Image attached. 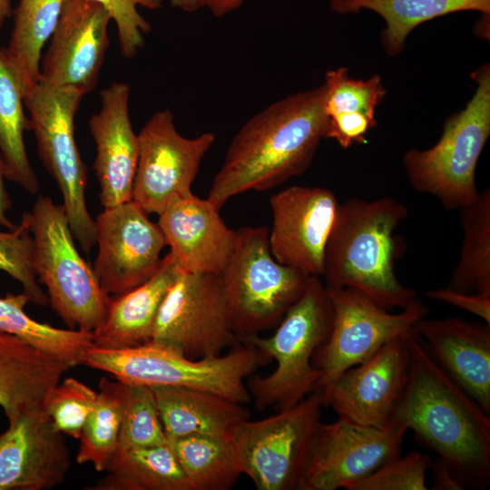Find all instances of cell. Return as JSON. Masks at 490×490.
Wrapping results in <instances>:
<instances>
[{
  "label": "cell",
  "mask_w": 490,
  "mask_h": 490,
  "mask_svg": "<svg viewBox=\"0 0 490 490\" xmlns=\"http://www.w3.org/2000/svg\"><path fill=\"white\" fill-rule=\"evenodd\" d=\"M391 422L411 430L466 488L490 485V415L434 359L415 328L409 370Z\"/></svg>",
  "instance_id": "obj_1"
},
{
  "label": "cell",
  "mask_w": 490,
  "mask_h": 490,
  "mask_svg": "<svg viewBox=\"0 0 490 490\" xmlns=\"http://www.w3.org/2000/svg\"><path fill=\"white\" fill-rule=\"evenodd\" d=\"M326 85L269 105L231 139L207 199L219 210L231 198L266 191L302 174L325 138Z\"/></svg>",
  "instance_id": "obj_2"
},
{
  "label": "cell",
  "mask_w": 490,
  "mask_h": 490,
  "mask_svg": "<svg viewBox=\"0 0 490 490\" xmlns=\"http://www.w3.org/2000/svg\"><path fill=\"white\" fill-rule=\"evenodd\" d=\"M408 214L407 207L391 197L339 204L324 251L326 287L355 289L389 310L413 303L416 292L395 271L402 252L395 231Z\"/></svg>",
  "instance_id": "obj_3"
},
{
  "label": "cell",
  "mask_w": 490,
  "mask_h": 490,
  "mask_svg": "<svg viewBox=\"0 0 490 490\" xmlns=\"http://www.w3.org/2000/svg\"><path fill=\"white\" fill-rule=\"evenodd\" d=\"M331 325L332 307L326 285L321 277L311 275L271 336L256 335L240 341L276 362L271 373L250 377L247 382L258 409L290 407L316 389L320 372L312 358L328 338Z\"/></svg>",
  "instance_id": "obj_4"
},
{
  "label": "cell",
  "mask_w": 490,
  "mask_h": 490,
  "mask_svg": "<svg viewBox=\"0 0 490 490\" xmlns=\"http://www.w3.org/2000/svg\"><path fill=\"white\" fill-rule=\"evenodd\" d=\"M261 358L253 347L241 342L225 355L193 359L178 349L149 341L121 349L93 346L85 352L83 365L127 384L200 389L245 405L251 399L245 379Z\"/></svg>",
  "instance_id": "obj_5"
},
{
  "label": "cell",
  "mask_w": 490,
  "mask_h": 490,
  "mask_svg": "<svg viewBox=\"0 0 490 490\" xmlns=\"http://www.w3.org/2000/svg\"><path fill=\"white\" fill-rule=\"evenodd\" d=\"M471 77L477 84L475 94L445 122L437 142L426 150L410 149L403 158L412 188L437 198L448 211L477 199L475 168L490 134L489 64Z\"/></svg>",
  "instance_id": "obj_6"
},
{
  "label": "cell",
  "mask_w": 490,
  "mask_h": 490,
  "mask_svg": "<svg viewBox=\"0 0 490 490\" xmlns=\"http://www.w3.org/2000/svg\"><path fill=\"white\" fill-rule=\"evenodd\" d=\"M30 213L34 268L52 308L69 328L93 333L103 324L111 297L78 252L64 208L39 195Z\"/></svg>",
  "instance_id": "obj_7"
},
{
  "label": "cell",
  "mask_w": 490,
  "mask_h": 490,
  "mask_svg": "<svg viewBox=\"0 0 490 490\" xmlns=\"http://www.w3.org/2000/svg\"><path fill=\"white\" fill-rule=\"evenodd\" d=\"M309 276L275 260L269 228L239 229L220 274L238 342L276 328L304 291Z\"/></svg>",
  "instance_id": "obj_8"
},
{
  "label": "cell",
  "mask_w": 490,
  "mask_h": 490,
  "mask_svg": "<svg viewBox=\"0 0 490 490\" xmlns=\"http://www.w3.org/2000/svg\"><path fill=\"white\" fill-rule=\"evenodd\" d=\"M83 95L42 82L24 96L39 159L55 181L74 239L85 253L96 244L94 220L85 200L87 171L74 139V117Z\"/></svg>",
  "instance_id": "obj_9"
},
{
  "label": "cell",
  "mask_w": 490,
  "mask_h": 490,
  "mask_svg": "<svg viewBox=\"0 0 490 490\" xmlns=\"http://www.w3.org/2000/svg\"><path fill=\"white\" fill-rule=\"evenodd\" d=\"M323 403L318 390L273 416L243 421L231 442L242 474L258 490H300Z\"/></svg>",
  "instance_id": "obj_10"
},
{
  "label": "cell",
  "mask_w": 490,
  "mask_h": 490,
  "mask_svg": "<svg viewBox=\"0 0 490 490\" xmlns=\"http://www.w3.org/2000/svg\"><path fill=\"white\" fill-rule=\"evenodd\" d=\"M326 288L332 325L328 338L312 358L313 366L320 372L316 389L368 360L393 338L413 330L429 312L418 299L392 313L355 289Z\"/></svg>",
  "instance_id": "obj_11"
},
{
  "label": "cell",
  "mask_w": 490,
  "mask_h": 490,
  "mask_svg": "<svg viewBox=\"0 0 490 490\" xmlns=\"http://www.w3.org/2000/svg\"><path fill=\"white\" fill-rule=\"evenodd\" d=\"M151 341L191 358L238 342L220 275L180 270L159 309Z\"/></svg>",
  "instance_id": "obj_12"
},
{
  "label": "cell",
  "mask_w": 490,
  "mask_h": 490,
  "mask_svg": "<svg viewBox=\"0 0 490 490\" xmlns=\"http://www.w3.org/2000/svg\"><path fill=\"white\" fill-rule=\"evenodd\" d=\"M215 138L211 132L187 138L177 131L170 109L153 113L138 133L132 201L148 215H159L173 197L191 192Z\"/></svg>",
  "instance_id": "obj_13"
},
{
  "label": "cell",
  "mask_w": 490,
  "mask_h": 490,
  "mask_svg": "<svg viewBox=\"0 0 490 490\" xmlns=\"http://www.w3.org/2000/svg\"><path fill=\"white\" fill-rule=\"evenodd\" d=\"M407 427L364 426L339 417L320 423L302 476L300 490H337L368 475L401 455Z\"/></svg>",
  "instance_id": "obj_14"
},
{
  "label": "cell",
  "mask_w": 490,
  "mask_h": 490,
  "mask_svg": "<svg viewBox=\"0 0 490 490\" xmlns=\"http://www.w3.org/2000/svg\"><path fill=\"white\" fill-rule=\"evenodd\" d=\"M97 255L93 270L110 297L122 294L148 280L159 269L167 242L132 200L105 208L95 220Z\"/></svg>",
  "instance_id": "obj_15"
},
{
  "label": "cell",
  "mask_w": 490,
  "mask_h": 490,
  "mask_svg": "<svg viewBox=\"0 0 490 490\" xmlns=\"http://www.w3.org/2000/svg\"><path fill=\"white\" fill-rule=\"evenodd\" d=\"M411 332L393 338L368 360L316 389L323 407H329L339 417L360 425L391 424L408 377Z\"/></svg>",
  "instance_id": "obj_16"
},
{
  "label": "cell",
  "mask_w": 490,
  "mask_h": 490,
  "mask_svg": "<svg viewBox=\"0 0 490 490\" xmlns=\"http://www.w3.org/2000/svg\"><path fill=\"white\" fill-rule=\"evenodd\" d=\"M109 13L90 0H65L48 48L40 62L39 82L71 88L83 96L97 85L109 46Z\"/></svg>",
  "instance_id": "obj_17"
},
{
  "label": "cell",
  "mask_w": 490,
  "mask_h": 490,
  "mask_svg": "<svg viewBox=\"0 0 490 490\" xmlns=\"http://www.w3.org/2000/svg\"><path fill=\"white\" fill-rule=\"evenodd\" d=\"M271 254L279 263L321 277L325 247L337 214L335 193L324 187L291 186L270 197Z\"/></svg>",
  "instance_id": "obj_18"
},
{
  "label": "cell",
  "mask_w": 490,
  "mask_h": 490,
  "mask_svg": "<svg viewBox=\"0 0 490 490\" xmlns=\"http://www.w3.org/2000/svg\"><path fill=\"white\" fill-rule=\"evenodd\" d=\"M8 419L0 434V490H46L63 483L71 466L64 434L44 408Z\"/></svg>",
  "instance_id": "obj_19"
},
{
  "label": "cell",
  "mask_w": 490,
  "mask_h": 490,
  "mask_svg": "<svg viewBox=\"0 0 490 490\" xmlns=\"http://www.w3.org/2000/svg\"><path fill=\"white\" fill-rule=\"evenodd\" d=\"M158 216L169 253L181 270L221 274L233 252L237 230L227 226L207 198L192 192L175 196Z\"/></svg>",
  "instance_id": "obj_20"
},
{
  "label": "cell",
  "mask_w": 490,
  "mask_h": 490,
  "mask_svg": "<svg viewBox=\"0 0 490 490\" xmlns=\"http://www.w3.org/2000/svg\"><path fill=\"white\" fill-rule=\"evenodd\" d=\"M130 93L129 84L122 82L102 89L101 109L89 120L96 148L93 169L103 209L132 200L139 141L130 117Z\"/></svg>",
  "instance_id": "obj_21"
},
{
  "label": "cell",
  "mask_w": 490,
  "mask_h": 490,
  "mask_svg": "<svg viewBox=\"0 0 490 490\" xmlns=\"http://www.w3.org/2000/svg\"><path fill=\"white\" fill-rule=\"evenodd\" d=\"M414 328L438 365L490 415V325L426 317Z\"/></svg>",
  "instance_id": "obj_22"
},
{
  "label": "cell",
  "mask_w": 490,
  "mask_h": 490,
  "mask_svg": "<svg viewBox=\"0 0 490 490\" xmlns=\"http://www.w3.org/2000/svg\"><path fill=\"white\" fill-rule=\"evenodd\" d=\"M70 368L52 354L0 331V407L6 417L44 408L50 393Z\"/></svg>",
  "instance_id": "obj_23"
},
{
  "label": "cell",
  "mask_w": 490,
  "mask_h": 490,
  "mask_svg": "<svg viewBox=\"0 0 490 490\" xmlns=\"http://www.w3.org/2000/svg\"><path fill=\"white\" fill-rule=\"evenodd\" d=\"M180 270L168 253L148 280L111 297L103 324L93 332V346L121 349L151 341L161 304Z\"/></svg>",
  "instance_id": "obj_24"
},
{
  "label": "cell",
  "mask_w": 490,
  "mask_h": 490,
  "mask_svg": "<svg viewBox=\"0 0 490 490\" xmlns=\"http://www.w3.org/2000/svg\"><path fill=\"white\" fill-rule=\"evenodd\" d=\"M151 388L169 441L193 435L231 440L235 429L250 416L244 404L211 392L171 386Z\"/></svg>",
  "instance_id": "obj_25"
},
{
  "label": "cell",
  "mask_w": 490,
  "mask_h": 490,
  "mask_svg": "<svg viewBox=\"0 0 490 490\" xmlns=\"http://www.w3.org/2000/svg\"><path fill=\"white\" fill-rule=\"evenodd\" d=\"M338 14H356L366 9L386 23L381 43L388 55L400 54L408 34L423 23L463 11L490 14V0H330Z\"/></svg>",
  "instance_id": "obj_26"
},
{
  "label": "cell",
  "mask_w": 490,
  "mask_h": 490,
  "mask_svg": "<svg viewBox=\"0 0 490 490\" xmlns=\"http://www.w3.org/2000/svg\"><path fill=\"white\" fill-rule=\"evenodd\" d=\"M104 470L108 475L90 489L192 490L170 442L144 447H117Z\"/></svg>",
  "instance_id": "obj_27"
},
{
  "label": "cell",
  "mask_w": 490,
  "mask_h": 490,
  "mask_svg": "<svg viewBox=\"0 0 490 490\" xmlns=\"http://www.w3.org/2000/svg\"><path fill=\"white\" fill-rule=\"evenodd\" d=\"M24 91L20 76L0 47V155L5 178L31 194L39 191V182L28 159L24 133L30 130L24 113Z\"/></svg>",
  "instance_id": "obj_28"
},
{
  "label": "cell",
  "mask_w": 490,
  "mask_h": 490,
  "mask_svg": "<svg viewBox=\"0 0 490 490\" xmlns=\"http://www.w3.org/2000/svg\"><path fill=\"white\" fill-rule=\"evenodd\" d=\"M65 0H20L5 53L15 67L24 93L40 79L42 50L52 36Z\"/></svg>",
  "instance_id": "obj_29"
},
{
  "label": "cell",
  "mask_w": 490,
  "mask_h": 490,
  "mask_svg": "<svg viewBox=\"0 0 490 490\" xmlns=\"http://www.w3.org/2000/svg\"><path fill=\"white\" fill-rule=\"evenodd\" d=\"M463 242L446 288L490 297V190L459 210Z\"/></svg>",
  "instance_id": "obj_30"
},
{
  "label": "cell",
  "mask_w": 490,
  "mask_h": 490,
  "mask_svg": "<svg viewBox=\"0 0 490 490\" xmlns=\"http://www.w3.org/2000/svg\"><path fill=\"white\" fill-rule=\"evenodd\" d=\"M29 302L24 292L0 296V331L27 341L71 368L83 364L85 352L93 346V333L38 322L24 310Z\"/></svg>",
  "instance_id": "obj_31"
},
{
  "label": "cell",
  "mask_w": 490,
  "mask_h": 490,
  "mask_svg": "<svg viewBox=\"0 0 490 490\" xmlns=\"http://www.w3.org/2000/svg\"><path fill=\"white\" fill-rule=\"evenodd\" d=\"M169 442L192 490H228L242 475L230 439L193 435Z\"/></svg>",
  "instance_id": "obj_32"
},
{
  "label": "cell",
  "mask_w": 490,
  "mask_h": 490,
  "mask_svg": "<svg viewBox=\"0 0 490 490\" xmlns=\"http://www.w3.org/2000/svg\"><path fill=\"white\" fill-rule=\"evenodd\" d=\"M127 384L103 377L94 407L80 436L78 464L92 463L96 471L105 466L118 446Z\"/></svg>",
  "instance_id": "obj_33"
},
{
  "label": "cell",
  "mask_w": 490,
  "mask_h": 490,
  "mask_svg": "<svg viewBox=\"0 0 490 490\" xmlns=\"http://www.w3.org/2000/svg\"><path fill=\"white\" fill-rule=\"evenodd\" d=\"M168 442L151 387L127 384L117 447H144Z\"/></svg>",
  "instance_id": "obj_34"
},
{
  "label": "cell",
  "mask_w": 490,
  "mask_h": 490,
  "mask_svg": "<svg viewBox=\"0 0 490 490\" xmlns=\"http://www.w3.org/2000/svg\"><path fill=\"white\" fill-rule=\"evenodd\" d=\"M324 83L326 116L359 113L375 119L376 108L387 93L378 74L368 80L353 79L345 67L328 71Z\"/></svg>",
  "instance_id": "obj_35"
},
{
  "label": "cell",
  "mask_w": 490,
  "mask_h": 490,
  "mask_svg": "<svg viewBox=\"0 0 490 490\" xmlns=\"http://www.w3.org/2000/svg\"><path fill=\"white\" fill-rule=\"evenodd\" d=\"M30 225L31 213L25 212L14 230L0 231V270L21 283L30 302L45 306L49 299L38 284Z\"/></svg>",
  "instance_id": "obj_36"
},
{
  "label": "cell",
  "mask_w": 490,
  "mask_h": 490,
  "mask_svg": "<svg viewBox=\"0 0 490 490\" xmlns=\"http://www.w3.org/2000/svg\"><path fill=\"white\" fill-rule=\"evenodd\" d=\"M97 392L74 377L59 382L45 403V412L60 433L79 439Z\"/></svg>",
  "instance_id": "obj_37"
},
{
  "label": "cell",
  "mask_w": 490,
  "mask_h": 490,
  "mask_svg": "<svg viewBox=\"0 0 490 490\" xmlns=\"http://www.w3.org/2000/svg\"><path fill=\"white\" fill-rule=\"evenodd\" d=\"M432 465L431 458L421 452L387 462L368 475L346 487L347 490H426V473Z\"/></svg>",
  "instance_id": "obj_38"
},
{
  "label": "cell",
  "mask_w": 490,
  "mask_h": 490,
  "mask_svg": "<svg viewBox=\"0 0 490 490\" xmlns=\"http://www.w3.org/2000/svg\"><path fill=\"white\" fill-rule=\"evenodd\" d=\"M100 4L114 21L120 51L123 57L133 58L144 45V36L151 24L139 13L138 7L158 9L163 0H90Z\"/></svg>",
  "instance_id": "obj_39"
},
{
  "label": "cell",
  "mask_w": 490,
  "mask_h": 490,
  "mask_svg": "<svg viewBox=\"0 0 490 490\" xmlns=\"http://www.w3.org/2000/svg\"><path fill=\"white\" fill-rule=\"evenodd\" d=\"M376 125V119L363 113L334 114L327 116L325 138L333 139L348 149L354 143H364L367 132Z\"/></svg>",
  "instance_id": "obj_40"
},
{
  "label": "cell",
  "mask_w": 490,
  "mask_h": 490,
  "mask_svg": "<svg viewBox=\"0 0 490 490\" xmlns=\"http://www.w3.org/2000/svg\"><path fill=\"white\" fill-rule=\"evenodd\" d=\"M426 296L474 314L490 325V297L465 293L446 287L430 289L426 291Z\"/></svg>",
  "instance_id": "obj_41"
},
{
  "label": "cell",
  "mask_w": 490,
  "mask_h": 490,
  "mask_svg": "<svg viewBox=\"0 0 490 490\" xmlns=\"http://www.w3.org/2000/svg\"><path fill=\"white\" fill-rule=\"evenodd\" d=\"M433 485L432 490H464V486L456 480L448 467L440 460L432 462Z\"/></svg>",
  "instance_id": "obj_42"
},
{
  "label": "cell",
  "mask_w": 490,
  "mask_h": 490,
  "mask_svg": "<svg viewBox=\"0 0 490 490\" xmlns=\"http://www.w3.org/2000/svg\"><path fill=\"white\" fill-rule=\"evenodd\" d=\"M5 171L2 157L0 155V226L9 230L16 226L7 218V211L11 209V200L5 185Z\"/></svg>",
  "instance_id": "obj_43"
},
{
  "label": "cell",
  "mask_w": 490,
  "mask_h": 490,
  "mask_svg": "<svg viewBox=\"0 0 490 490\" xmlns=\"http://www.w3.org/2000/svg\"><path fill=\"white\" fill-rule=\"evenodd\" d=\"M245 0H201L202 7L208 8L216 17H221L235 11Z\"/></svg>",
  "instance_id": "obj_44"
},
{
  "label": "cell",
  "mask_w": 490,
  "mask_h": 490,
  "mask_svg": "<svg viewBox=\"0 0 490 490\" xmlns=\"http://www.w3.org/2000/svg\"><path fill=\"white\" fill-rule=\"evenodd\" d=\"M171 5L185 12H195L202 8L201 0H169Z\"/></svg>",
  "instance_id": "obj_45"
},
{
  "label": "cell",
  "mask_w": 490,
  "mask_h": 490,
  "mask_svg": "<svg viewBox=\"0 0 490 490\" xmlns=\"http://www.w3.org/2000/svg\"><path fill=\"white\" fill-rule=\"evenodd\" d=\"M13 12L12 0H0V29Z\"/></svg>",
  "instance_id": "obj_46"
}]
</instances>
